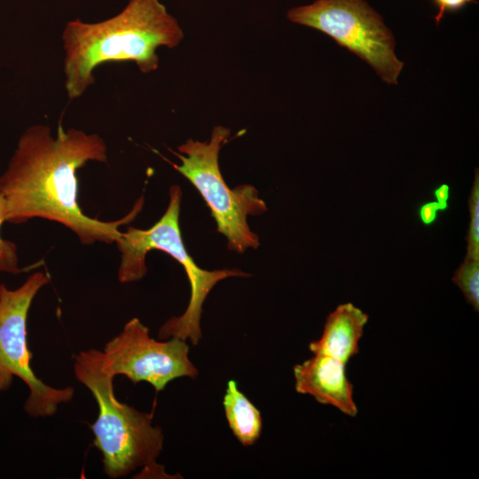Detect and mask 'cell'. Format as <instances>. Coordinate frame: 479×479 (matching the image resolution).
Here are the masks:
<instances>
[{
  "label": "cell",
  "instance_id": "7",
  "mask_svg": "<svg viewBox=\"0 0 479 479\" xmlns=\"http://www.w3.org/2000/svg\"><path fill=\"white\" fill-rule=\"evenodd\" d=\"M49 281L48 275L36 271L18 288L0 284V391L7 390L14 377L20 378L29 389L24 410L34 418L54 415L59 405L71 401L75 394L72 387L58 389L44 383L30 365L28 310L36 294Z\"/></svg>",
  "mask_w": 479,
  "mask_h": 479
},
{
  "label": "cell",
  "instance_id": "2",
  "mask_svg": "<svg viewBox=\"0 0 479 479\" xmlns=\"http://www.w3.org/2000/svg\"><path fill=\"white\" fill-rule=\"evenodd\" d=\"M179 23L160 0H130L117 15L97 23L69 21L62 33L65 88L76 99L95 82L94 70L109 62L133 61L144 74L159 67V47H177Z\"/></svg>",
  "mask_w": 479,
  "mask_h": 479
},
{
  "label": "cell",
  "instance_id": "12",
  "mask_svg": "<svg viewBox=\"0 0 479 479\" xmlns=\"http://www.w3.org/2000/svg\"><path fill=\"white\" fill-rule=\"evenodd\" d=\"M453 283L462 291L466 301L479 310V260H464L456 270Z\"/></svg>",
  "mask_w": 479,
  "mask_h": 479
},
{
  "label": "cell",
  "instance_id": "5",
  "mask_svg": "<svg viewBox=\"0 0 479 479\" xmlns=\"http://www.w3.org/2000/svg\"><path fill=\"white\" fill-rule=\"evenodd\" d=\"M230 134L229 128L216 125L208 142L190 138L177 147V153L169 151L181 161L180 165H171L198 190L216 221V231L227 240L228 248L242 254L260 245L257 234L249 228L247 217L264 213L267 206L252 185L232 189L224 179L219 152L229 141Z\"/></svg>",
  "mask_w": 479,
  "mask_h": 479
},
{
  "label": "cell",
  "instance_id": "16",
  "mask_svg": "<svg viewBox=\"0 0 479 479\" xmlns=\"http://www.w3.org/2000/svg\"><path fill=\"white\" fill-rule=\"evenodd\" d=\"M438 211H441V208L436 201H428L420 206L418 215L421 223L429 226L436 222Z\"/></svg>",
  "mask_w": 479,
  "mask_h": 479
},
{
  "label": "cell",
  "instance_id": "10",
  "mask_svg": "<svg viewBox=\"0 0 479 479\" xmlns=\"http://www.w3.org/2000/svg\"><path fill=\"white\" fill-rule=\"evenodd\" d=\"M367 321L368 315L351 302L340 304L327 316L321 337L311 342L309 349L346 365L359 352L358 342Z\"/></svg>",
  "mask_w": 479,
  "mask_h": 479
},
{
  "label": "cell",
  "instance_id": "6",
  "mask_svg": "<svg viewBox=\"0 0 479 479\" xmlns=\"http://www.w3.org/2000/svg\"><path fill=\"white\" fill-rule=\"evenodd\" d=\"M287 19L332 37L366 61L389 84H397L404 63L381 16L365 0H316L290 9Z\"/></svg>",
  "mask_w": 479,
  "mask_h": 479
},
{
  "label": "cell",
  "instance_id": "4",
  "mask_svg": "<svg viewBox=\"0 0 479 479\" xmlns=\"http://www.w3.org/2000/svg\"><path fill=\"white\" fill-rule=\"evenodd\" d=\"M169 200L162 216L147 230L128 226L115 240L121 253L118 280L130 283L140 280L147 272L145 256L153 249L163 251L177 260L185 269L191 286V296L185 312L168 319L160 328L161 340L178 338L189 340L196 345L201 337L200 318L202 305L221 280L231 277H247L240 269L208 271L201 269L187 252L179 227L182 190L173 185L169 188Z\"/></svg>",
  "mask_w": 479,
  "mask_h": 479
},
{
  "label": "cell",
  "instance_id": "14",
  "mask_svg": "<svg viewBox=\"0 0 479 479\" xmlns=\"http://www.w3.org/2000/svg\"><path fill=\"white\" fill-rule=\"evenodd\" d=\"M5 203L0 194V228L5 222ZM26 270L20 268L17 246L9 240H4L0 236V272L19 274Z\"/></svg>",
  "mask_w": 479,
  "mask_h": 479
},
{
  "label": "cell",
  "instance_id": "9",
  "mask_svg": "<svg viewBox=\"0 0 479 479\" xmlns=\"http://www.w3.org/2000/svg\"><path fill=\"white\" fill-rule=\"evenodd\" d=\"M345 365L334 357L315 354L294 366L295 390L355 417L357 408L353 399V386L345 373Z\"/></svg>",
  "mask_w": 479,
  "mask_h": 479
},
{
  "label": "cell",
  "instance_id": "15",
  "mask_svg": "<svg viewBox=\"0 0 479 479\" xmlns=\"http://www.w3.org/2000/svg\"><path fill=\"white\" fill-rule=\"evenodd\" d=\"M437 12L434 16L436 26L439 25L445 13L459 12L468 4H477L475 0H431Z\"/></svg>",
  "mask_w": 479,
  "mask_h": 479
},
{
  "label": "cell",
  "instance_id": "13",
  "mask_svg": "<svg viewBox=\"0 0 479 479\" xmlns=\"http://www.w3.org/2000/svg\"><path fill=\"white\" fill-rule=\"evenodd\" d=\"M475 181L469 196L470 223L465 260H479V175L475 170Z\"/></svg>",
  "mask_w": 479,
  "mask_h": 479
},
{
  "label": "cell",
  "instance_id": "1",
  "mask_svg": "<svg viewBox=\"0 0 479 479\" xmlns=\"http://www.w3.org/2000/svg\"><path fill=\"white\" fill-rule=\"evenodd\" d=\"M104 139L96 133L59 124L56 137L48 125L28 127L20 136L7 168L0 176L5 221L21 224L31 218L57 222L75 233L82 245L113 243L122 225L141 212V196L122 218L105 222L86 216L77 201L76 172L88 161H107Z\"/></svg>",
  "mask_w": 479,
  "mask_h": 479
},
{
  "label": "cell",
  "instance_id": "8",
  "mask_svg": "<svg viewBox=\"0 0 479 479\" xmlns=\"http://www.w3.org/2000/svg\"><path fill=\"white\" fill-rule=\"evenodd\" d=\"M104 369L123 375L133 383L146 381L161 391L180 377L197 378L199 372L189 358L186 341L169 338L156 341L138 318L128 321L122 331L108 341L101 351Z\"/></svg>",
  "mask_w": 479,
  "mask_h": 479
},
{
  "label": "cell",
  "instance_id": "17",
  "mask_svg": "<svg viewBox=\"0 0 479 479\" xmlns=\"http://www.w3.org/2000/svg\"><path fill=\"white\" fill-rule=\"evenodd\" d=\"M434 196L436 199V202L441 208V211H445L449 208V199H450V187L446 184H443L437 186L434 192Z\"/></svg>",
  "mask_w": 479,
  "mask_h": 479
},
{
  "label": "cell",
  "instance_id": "11",
  "mask_svg": "<svg viewBox=\"0 0 479 479\" xmlns=\"http://www.w3.org/2000/svg\"><path fill=\"white\" fill-rule=\"evenodd\" d=\"M223 405L229 427L236 438L244 446L253 445L262 432V416L259 410L238 389L234 380L227 382Z\"/></svg>",
  "mask_w": 479,
  "mask_h": 479
},
{
  "label": "cell",
  "instance_id": "3",
  "mask_svg": "<svg viewBox=\"0 0 479 479\" xmlns=\"http://www.w3.org/2000/svg\"><path fill=\"white\" fill-rule=\"evenodd\" d=\"M74 373L92 394L98 407L90 425L94 445L100 451L105 474L110 478L141 468L144 477H164L156 463L163 446V433L153 425V411L140 412L120 402L114 391V376L103 367L101 350L90 349L75 357Z\"/></svg>",
  "mask_w": 479,
  "mask_h": 479
}]
</instances>
